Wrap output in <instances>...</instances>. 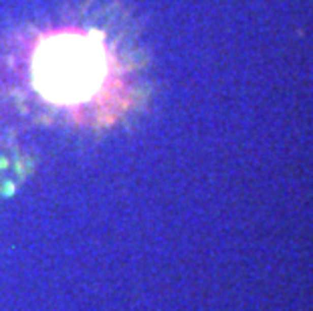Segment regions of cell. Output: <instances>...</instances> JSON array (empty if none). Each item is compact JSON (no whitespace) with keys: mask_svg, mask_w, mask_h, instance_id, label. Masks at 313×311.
I'll use <instances>...</instances> for the list:
<instances>
[{"mask_svg":"<svg viewBox=\"0 0 313 311\" xmlns=\"http://www.w3.org/2000/svg\"><path fill=\"white\" fill-rule=\"evenodd\" d=\"M109 75V55L97 33H59L39 43L33 55L35 89L55 105L93 99Z\"/></svg>","mask_w":313,"mask_h":311,"instance_id":"obj_1","label":"cell"}]
</instances>
